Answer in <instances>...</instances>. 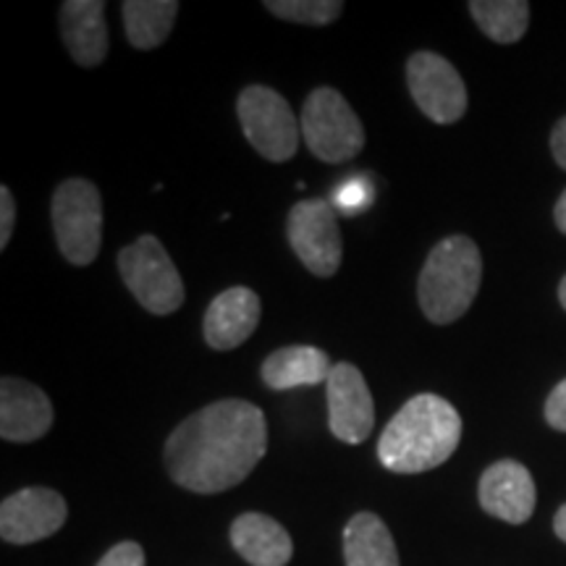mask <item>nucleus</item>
Listing matches in <instances>:
<instances>
[{"label": "nucleus", "mask_w": 566, "mask_h": 566, "mask_svg": "<svg viewBox=\"0 0 566 566\" xmlns=\"http://www.w3.org/2000/svg\"><path fill=\"white\" fill-rule=\"evenodd\" d=\"M55 242L71 265L95 263L103 244V200L87 179H66L51 200Z\"/></svg>", "instance_id": "5"}, {"label": "nucleus", "mask_w": 566, "mask_h": 566, "mask_svg": "<svg viewBox=\"0 0 566 566\" xmlns=\"http://www.w3.org/2000/svg\"><path fill=\"white\" fill-rule=\"evenodd\" d=\"M483 281V258L470 237L438 242L424 260L417 300L422 315L436 325H449L472 307Z\"/></svg>", "instance_id": "3"}, {"label": "nucleus", "mask_w": 566, "mask_h": 566, "mask_svg": "<svg viewBox=\"0 0 566 566\" xmlns=\"http://www.w3.org/2000/svg\"><path fill=\"white\" fill-rule=\"evenodd\" d=\"M286 233L294 254L310 273L331 279L338 271L344 244L334 202L300 200L289 210Z\"/></svg>", "instance_id": "8"}, {"label": "nucleus", "mask_w": 566, "mask_h": 566, "mask_svg": "<svg viewBox=\"0 0 566 566\" xmlns=\"http://www.w3.org/2000/svg\"><path fill=\"white\" fill-rule=\"evenodd\" d=\"M265 9L283 21L325 27L342 17V0H265Z\"/></svg>", "instance_id": "21"}, {"label": "nucleus", "mask_w": 566, "mask_h": 566, "mask_svg": "<svg viewBox=\"0 0 566 566\" xmlns=\"http://www.w3.org/2000/svg\"><path fill=\"white\" fill-rule=\"evenodd\" d=\"M370 205H373V187L363 179H352L336 189L334 208L346 212V216L363 212L370 208Z\"/></svg>", "instance_id": "22"}, {"label": "nucleus", "mask_w": 566, "mask_h": 566, "mask_svg": "<svg viewBox=\"0 0 566 566\" xmlns=\"http://www.w3.org/2000/svg\"><path fill=\"white\" fill-rule=\"evenodd\" d=\"M13 223H17V200L9 187H0V250L9 247Z\"/></svg>", "instance_id": "24"}, {"label": "nucleus", "mask_w": 566, "mask_h": 566, "mask_svg": "<svg viewBox=\"0 0 566 566\" xmlns=\"http://www.w3.org/2000/svg\"><path fill=\"white\" fill-rule=\"evenodd\" d=\"M546 422L554 430H562V433H566V378L548 396Z\"/></svg>", "instance_id": "25"}, {"label": "nucleus", "mask_w": 566, "mask_h": 566, "mask_svg": "<svg viewBox=\"0 0 566 566\" xmlns=\"http://www.w3.org/2000/svg\"><path fill=\"white\" fill-rule=\"evenodd\" d=\"M268 451V422L252 401L221 399L189 415L166 441V467L192 493H223L244 483Z\"/></svg>", "instance_id": "1"}, {"label": "nucleus", "mask_w": 566, "mask_h": 566, "mask_svg": "<svg viewBox=\"0 0 566 566\" xmlns=\"http://www.w3.org/2000/svg\"><path fill=\"white\" fill-rule=\"evenodd\" d=\"M97 566H145V551H142L139 543L124 541L113 546Z\"/></svg>", "instance_id": "23"}, {"label": "nucleus", "mask_w": 566, "mask_h": 566, "mask_svg": "<svg viewBox=\"0 0 566 566\" xmlns=\"http://www.w3.org/2000/svg\"><path fill=\"white\" fill-rule=\"evenodd\" d=\"M554 530H556V535L566 543V504L558 509L556 516H554Z\"/></svg>", "instance_id": "28"}, {"label": "nucleus", "mask_w": 566, "mask_h": 566, "mask_svg": "<svg viewBox=\"0 0 566 566\" xmlns=\"http://www.w3.org/2000/svg\"><path fill=\"white\" fill-rule=\"evenodd\" d=\"M237 116L244 137L265 160L286 163L300 150L302 126L292 105L275 90L263 84L244 87L237 101Z\"/></svg>", "instance_id": "7"}, {"label": "nucleus", "mask_w": 566, "mask_h": 566, "mask_svg": "<svg viewBox=\"0 0 566 566\" xmlns=\"http://www.w3.org/2000/svg\"><path fill=\"white\" fill-rule=\"evenodd\" d=\"M118 271L126 289L153 315H171L184 304V281L179 268L158 237H139L118 252Z\"/></svg>", "instance_id": "6"}, {"label": "nucleus", "mask_w": 566, "mask_h": 566, "mask_svg": "<svg viewBox=\"0 0 566 566\" xmlns=\"http://www.w3.org/2000/svg\"><path fill=\"white\" fill-rule=\"evenodd\" d=\"M551 153H554L556 163L566 171V116L551 132Z\"/></svg>", "instance_id": "26"}, {"label": "nucleus", "mask_w": 566, "mask_h": 566, "mask_svg": "<svg viewBox=\"0 0 566 566\" xmlns=\"http://www.w3.org/2000/svg\"><path fill=\"white\" fill-rule=\"evenodd\" d=\"M69 506L51 488H24L0 504V537L13 546H27L51 537L66 525Z\"/></svg>", "instance_id": "10"}, {"label": "nucleus", "mask_w": 566, "mask_h": 566, "mask_svg": "<svg viewBox=\"0 0 566 566\" xmlns=\"http://www.w3.org/2000/svg\"><path fill=\"white\" fill-rule=\"evenodd\" d=\"M325 394H328L331 433L352 446L367 441L375 428V405L359 367L352 363L334 365Z\"/></svg>", "instance_id": "11"}, {"label": "nucleus", "mask_w": 566, "mask_h": 566, "mask_svg": "<svg viewBox=\"0 0 566 566\" xmlns=\"http://www.w3.org/2000/svg\"><path fill=\"white\" fill-rule=\"evenodd\" d=\"M331 357L317 346H283L275 349L260 367V378L273 391H292V388L328 384Z\"/></svg>", "instance_id": "17"}, {"label": "nucleus", "mask_w": 566, "mask_h": 566, "mask_svg": "<svg viewBox=\"0 0 566 566\" xmlns=\"http://www.w3.org/2000/svg\"><path fill=\"white\" fill-rule=\"evenodd\" d=\"M346 566H399L394 535L378 514L359 512L344 527Z\"/></svg>", "instance_id": "18"}, {"label": "nucleus", "mask_w": 566, "mask_h": 566, "mask_svg": "<svg viewBox=\"0 0 566 566\" xmlns=\"http://www.w3.org/2000/svg\"><path fill=\"white\" fill-rule=\"evenodd\" d=\"M558 302H562V307L566 310V275H564V281L558 283Z\"/></svg>", "instance_id": "29"}, {"label": "nucleus", "mask_w": 566, "mask_h": 566, "mask_svg": "<svg viewBox=\"0 0 566 566\" xmlns=\"http://www.w3.org/2000/svg\"><path fill=\"white\" fill-rule=\"evenodd\" d=\"M61 34L80 66H101L108 55V24L103 0H66L61 6Z\"/></svg>", "instance_id": "15"}, {"label": "nucleus", "mask_w": 566, "mask_h": 566, "mask_svg": "<svg viewBox=\"0 0 566 566\" xmlns=\"http://www.w3.org/2000/svg\"><path fill=\"white\" fill-rule=\"evenodd\" d=\"M260 313H263V304H260L258 292L247 286L226 289L210 302L208 313H205V342L216 352L237 349L258 331Z\"/></svg>", "instance_id": "14"}, {"label": "nucleus", "mask_w": 566, "mask_h": 566, "mask_svg": "<svg viewBox=\"0 0 566 566\" xmlns=\"http://www.w3.org/2000/svg\"><path fill=\"white\" fill-rule=\"evenodd\" d=\"M407 84L417 108L433 124H457L467 113V87L443 55L420 51L407 61Z\"/></svg>", "instance_id": "9"}, {"label": "nucleus", "mask_w": 566, "mask_h": 566, "mask_svg": "<svg viewBox=\"0 0 566 566\" xmlns=\"http://www.w3.org/2000/svg\"><path fill=\"white\" fill-rule=\"evenodd\" d=\"M55 412L48 394L30 380H0V436L11 443L40 441L53 428Z\"/></svg>", "instance_id": "13"}, {"label": "nucleus", "mask_w": 566, "mask_h": 566, "mask_svg": "<svg viewBox=\"0 0 566 566\" xmlns=\"http://www.w3.org/2000/svg\"><path fill=\"white\" fill-rule=\"evenodd\" d=\"M480 506L495 520L509 525H525L535 512V480L525 464L514 459H501L488 467L480 478Z\"/></svg>", "instance_id": "12"}, {"label": "nucleus", "mask_w": 566, "mask_h": 566, "mask_svg": "<svg viewBox=\"0 0 566 566\" xmlns=\"http://www.w3.org/2000/svg\"><path fill=\"white\" fill-rule=\"evenodd\" d=\"M470 13L480 30L501 45L520 42L530 24V3L525 0H472Z\"/></svg>", "instance_id": "20"}, {"label": "nucleus", "mask_w": 566, "mask_h": 566, "mask_svg": "<svg viewBox=\"0 0 566 566\" xmlns=\"http://www.w3.org/2000/svg\"><path fill=\"white\" fill-rule=\"evenodd\" d=\"M554 218H556V226H558V231L566 233V189H564V195L558 197V202H556V210H554Z\"/></svg>", "instance_id": "27"}, {"label": "nucleus", "mask_w": 566, "mask_h": 566, "mask_svg": "<svg viewBox=\"0 0 566 566\" xmlns=\"http://www.w3.org/2000/svg\"><path fill=\"white\" fill-rule=\"evenodd\" d=\"M462 441V417L451 401L438 394H417L378 441V459L396 475H420L449 462Z\"/></svg>", "instance_id": "2"}, {"label": "nucleus", "mask_w": 566, "mask_h": 566, "mask_svg": "<svg viewBox=\"0 0 566 566\" xmlns=\"http://www.w3.org/2000/svg\"><path fill=\"white\" fill-rule=\"evenodd\" d=\"M126 38L137 51H155L174 32L179 3L176 0H126L122 3Z\"/></svg>", "instance_id": "19"}, {"label": "nucleus", "mask_w": 566, "mask_h": 566, "mask_svg": "<svg viewBox=\"0 0 566 566\" xmlns=\"http://www.w3.org/2000/svg\"><path fill=\"white\" fill-rule=\"evenodd\" d=\"M237 554L252 566H286L294 556V543L286 530L268 514H242L231 525Z\"/></svg>", "instance_id": "16"}, {"label": "nucleus", "mask_w": 566, "mask_h": 566, "mask_svg": "<svg viewBox=\"0 0 566 566\" xmlns=\"http://www.w3.org/2000/svg\"><path fill=\"white\" fill-rule=\"evenodd\" d=\"M302 137L310 153L323 163H346L357 158L365 147V126L334 87H317L304 101Z\"/></svg>", "instance_id": "4"}]
</instances>
